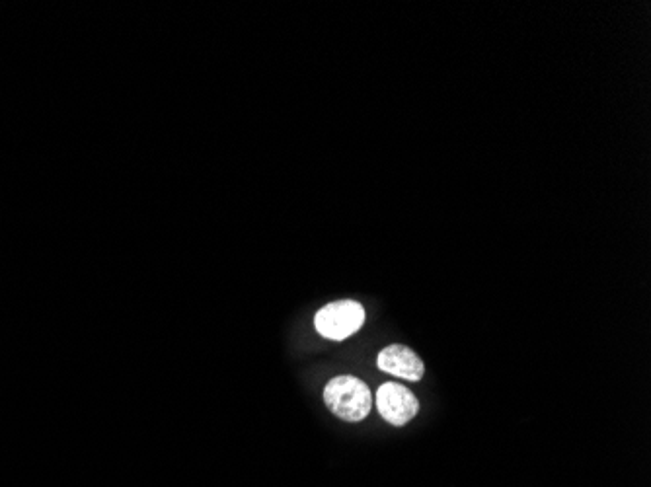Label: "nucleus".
I'll return each mask as SVG.
<instances>
[{"mask_svg": "<svg viewBox=\"0 0 651 487\" xmlns=\"http://www.w3.org/2000/svg\"><path fill=\"white\" fill-rule=\"evenodd\" d=\"M324 404L344 421H361L373 408L369 386L355 376H336L324 388Z\"/></svg>", "mask_w": 651, "mask_h": 487, "instance_id": "1", "label": "nucleus"}, {"mask_svg": "<svg viewBox=\"0 0 651 487\" xmlns=\"http://www.w3.org/2000/svg\"><path fill=\"white\" fill-rule=\"evenodd\" d=\"M365 324V308L355 300H338L330 302L322 310H318L314 318V326L320 336L342 341L359 332Z\"/></svg>", "mask_w": 651, "mask_h": 487, "instance_id": "2", "label": "nucleus"}, {"mask_svg": "<svg viewBox=\"0 0 651 487\" xmlns=\"http://www.w3.org/2000/svg\"><path fill=\"white\" fill-rule=\"evenodd\" d=\"M375 402L384 421L394 427H404L420 412V402L414 392L398 382L383 384L375 394Z\"/></svg>", "mask_w": 651, "mask_h": 487, "instance_id": "3", "label": "nucleus"}, {"mask_svg": "<svg viewBox=\"0 0 651 487\" xmlns=\"http://www.w3.org/2000/svg\"><path fill=\"white\" fill-rule=\"evenodd\" d=\"M377 367L388 373L410 382H420L425 375V365L422 359L406 345H388L377 357Z\"/></svg>", "mask_w": 651, "mask_h": 487, "instance_id": "4", "label": "nucleus"}]
</instances>
